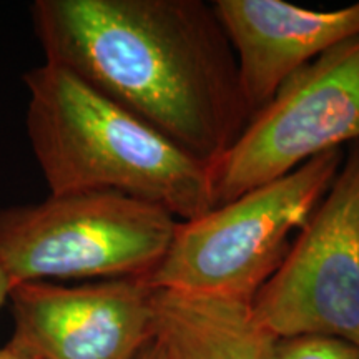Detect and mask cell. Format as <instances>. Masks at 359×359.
<instances>
[{"label": "cell", "mask_w": 359, "mask_h": 359, "mask_svg": "<svg viewBox=\"0 0 359 359\" xmlns=\"http://www.w3.org/2000/svg\"><path fill=\"white\" fill-rule=\"evenodd\" d=\"M0 359H29V358L20 356V354L13 353L8 348L4 346V348H0Z\"/></svg>", "instance_id": "13"}, {"label": "cell", "mask_w": 359, "mask_h": 359, "mask_svg": "<svg viewBox=\"0 0 359 359\" xmlns=\"http://www.w3.org/2000/svg\"><path fill=\"white\" fill-rule=\"evenodd\" d=\"M12 283L8 280L4 269L0 268V309H2L4 304L8 302V294H11Z\"/></svg>", "instance_id": "12"}, {"label": "cell", "mask_w": 359, "mask_h": 359, "mask_svg": "<svg viewBox=\"0 0 359 359\" xmlns=\"http://www.w3.org/2000/svg\"><path fill=\"white\" fill-rule=\"evenodd\" d=\"M148 276L79 286H12L13 331L6 348L29 359H135L154 339Z\"/></svg>", "instance_id": "7"}, {"label": "cell", "mask_w": 359, "mask_h": 359, "mask_svg": "<svg viewBox=\"0 0 359 359\" xmlns=\"http://www.w3.org/2000/svg\"><path fill=\"white\" fill-rule=\"evenodd\" d=\"M250 118L314 58L359 35V2L311 11L285 0H215Z\"/></svg>", "instance_id": "8"}, {"label": "cell", "mask_w": 359, "mask_h": 359, "mask_svg": "<svg viewBox=\"0 0 359 359\" xmlns=\"http://www.w3.org/2000/svg\"><path fill=\"white\" fill-rule=\"evenodd\" d=\"M154 341L165 359H271L278 339L250 302L155 290Z\"/></svg>", "instance_id": "9"}, {"label": "cell", "mask_w": 359, "mask_h": 359, "mask_svg": "<svg viewBox=\"0 0 359 359\" xmlns=\"http://www.w3.org/2000/svg\"><path fill=\"white\" fill-rule=\"evenodd\" d=\"M251 309L276 339L321 336L359 348V142Z\"/></svg>", "instance_id": "6"}, {"label": "cell", "mask_w": 359, "mask_h": 359, "mask_svg": "<svg viewBox=\"0 0 359 359\" xmlns=\"http://www.w3.org/2000/svg\"><path fill=\"white\" fill-rule=\"evenodd\" d=\"M271 359H359V348L334 338L299 336L278 339Z\"/></svg>", "instance_id": "10"}, {"label": "cell", "mask_w": 359, "mask_h": 359, "mask_svg": "<svg viewBox=\"0 0 359 359\" xmlns=\"http://www.w3.org/2000/svg\"><path fill=\"white\" fill-rule=\"evenodd\" d=\"M27 133L50 195L114 191L178 222L213 208L210 165L62 67L27 72Z\"/></svg>", "instance_id": "2"}, {"label": "cell", "mask_w": 359, "mask_h": 359, "mask_svg": "<svg viewBox=\"0 0 359 359\" xmlns=\"http://www.w3.org/2000/svg\"><path fill=\"white\" fill-rule=\"evenodd\" d=\"M177 224L161 206L122 193L50 195L0 208V268L12 286L150 276Z\"/></svg>", "instance_id": "4"}, {"label": "cell", "mask_w": 359, "mask_h": 359, "mask_svg": "<svg viewBox=\"0 0 359 359\" xmlns=\"http://www.w3.org/2000/svg\"><path fill=\"white\" fill-rule=\"evenodd\" d=\"M354 142H359V35L296 72L251 116L230 150L210 165L213 205Z\"/></svg>", "instance_id": "5"}, {"label": "cell", "mask_w": 359, "mask_h": 359, "mask_svg": "<svg viewBox=\"0 0 359 359\" xmlns=\"http://www.w3.org/2000/svg\"><path fill=\"white\" fill-rule=\"evenodd\" d=\"M343 160V148L325 151L285 177L178 222L150 285L251 303L285 259L291 233L325 198Z\"/></svg>", "instance_id": "3"}, {"label": "cell", "mask_w": 359, "mask_h": 359, "mask_svg": "<svg viewBox=\"0 0 359 359\" xmlns=\"http://www.w3.org/2000/svg\"><path fill=\"white\" fill-rule=\"evenodd\" d=\"M135 359H165V356H163V353H161L158 344L151 339L150 343H148L147 346L143 348L140 353H138V356Z\"/></svg>", "instance_id": "11"}, {"label": "cell", "mask_w": 359, "mask_h": 359, "mask_svg": "<svg viewBox=\"0 0 359 359\" xmlns=\"http://www.w3.org/2000/svg\"><path fill=\"white\" fill-rule=\"evenodd\" d=\"M34 30L62 67L212 165L250 120L236 58L203 0H37Z\"/></svg>", "instance_id": "1"}]
</instances>
